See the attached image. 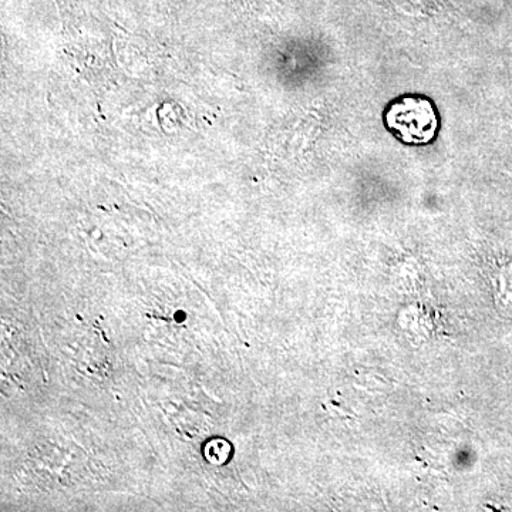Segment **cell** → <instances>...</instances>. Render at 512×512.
Listing matches in <instances>:
<instances>
[{
    "mask_svg": "<svg viewBox=\"0 0 512 512\" xmlns=\"http://www.w3.org/2000/svg\"><path fill=\"white\" fill-rule=\"evenodd\" d=\"M384 123L407 144L430 143L439 128L433 104L419 96H406L393 101L384 113Z\"/></svg>",
    "mask_w": 512,
    "mask_h": 512,
    "instance_id": "obj_1",
    "label": "cell"
},
{
    "mask_svg": "<svg viewBox=\"0 0 512 512\" xmlns=\"http://www.w3.org/2000/svg\"><path fill=\"white\" fill-rule=\"evenodd\" d=\"M229 454H231V447L224 440L210 441L207 448H205V456H207L208 461L217 464V466L224 464L228 460Z\"/></svg>",
    "mask_w": 512,
    "mask_h": 512,
    "instance_id": "obj_2",
    "label": "cell"
}]
</instances>
